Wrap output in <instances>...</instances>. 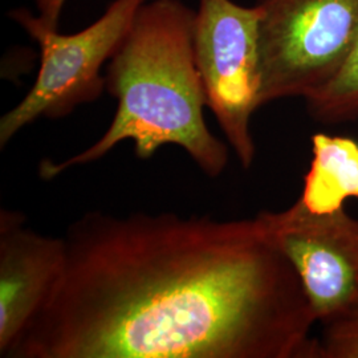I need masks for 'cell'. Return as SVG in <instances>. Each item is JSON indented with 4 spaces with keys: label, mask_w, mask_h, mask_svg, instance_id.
Wrapping results in <instances>:
<instances>
[{
    "label": "cell",
    "mask_w": 358,
    "mask_h": 358,
    "mask_svg": "<svg viewBox=\"0 0 358 358\" xmlns=\"http://www.w3.org/2000/svg\"><path fill=\"white\" fill-rule=\"evenodd\" d=\"M310 115L324 124L358 118V32L353 48L337 75L306 100Z\"/></svg>",
    "instance_id": "obj_9"
},
{
    "label": "cell",
    "mask_w": 358,
    "mask_h": 358,
    "mask_svg": "<svg viewBox=\"0 0 358 358\" xmlns=\"http://www.w3.org/2000/svg\"><path fill=\"white\" fill-rule=\"evenodd\" d=\"M256 217L296 269L319 324L358 319V219L345 207L313 213L300 199Z\"/></svg>",
    "instance_id": "obj_6"
},
{
    "label": "cell",
    "mask_w": 358,
    "mask_h": 358,
    "mask_svg": "<svg viewBox=\"0 0 358 358\" xmlns=\"http://www.w3.org/2000/svg\"><path fill=\"white\" fill-rule=\"evenodd\" d=\"M194 24L195 11L182 0L143 3L106 64V90L118 103L110 127L88 149L60 162H40L38 176L57 178L131 141L141 159L152 158L165 145H177L207 177H219L230 153L206 125L207 100L195 63Z\"/></svg>",
    "instance_id": "obj_2"
},
{
    "label": "cell",
    "mask_w": 358,
    "mask_h": 358,
    "mask_svg": "<svg viewBox=\"0 0 358 358\" xmlns=\"http://www.w3.org/2000/svg\"><path fill=\"white\" fill-rule=\"evenodd\" d=\"M257 6L232 0H199L194 24V55L213 112L241 165L250 169L256 146L252 115L260 108Z\"/></svg>",
    "instance_id": "obj_5"
},
{
    "label": "cell",
    "mask_w": 358,
    "mask_h": 358,
    "mask_svg": "<svg viewBox=\"0 0 358 358\" xmlns=\"http://www.w3.org/2000/svg\"><path fill=\"white\" fill-rule=\"evenodd\" d=\"M316 358H358V319L324 325Z\"/></svg>",
    "instance_id": "obj_10"
},
{
    "label": "cell",
    "mask_w": 358,
    "mask_h": 358,
    "mask_svg": "<svg viewBox=\"0 0 358 358\" xmlns=\"http://www.w3.org/2000/svg\"><path fill=\"white\" fill-rule=\"evenodd\" d=\"M65 1L66 0H36L40 23L45 28L57 29Z\"/></svg>",
    "instance_id": "obj_11"
},
{
    "label": "cell",
    "mask_w": 358,
    "mask_h": 358,
    "mask_svg": "<svg viewBox=\"0 0 358 358\" xmlns=\"http://www.w3.org/2000/svg\"><path fill=\"white\" fill-rule=\"evenodd\" d=\"M312 162L299 199L313 213L344 208L358 198V142L319 133L312 137Z\"/></svg>",
    "instance_id": "obj_8"
},
{
    "label": "cell",
    "mask_w": 358,
    "mask_h": 358,
    "mask_svg": "<svg viewBox=\"0 0 358 358\" xmlns=\"http://www.w3.org/2000/svg\"><path fill=\"white\" fill-rule=\"evenodd\" d=\"M148 0H115L93 24L72 35L45 28L28 10L10 16L23 27L41 51L38 77L24 99L0 118V146L38 118L60 120L77 106L93 103L106 90L101 69L127 35Z\"/></svg>",
    "instance_id": "obj_4"
},
{
    "label": "cell",
    "mask_w": 358,
    "mask_h": 358,
    "mask_svg": "<svg viewBox=\"0 0 358 358\" xmlns=\"http://www.w3.org/2000/svg\"><path fill=\"white\" fill-rule=\"evenodd\" d=\"M10 358H316L317 322L257 217L90 211Z\"/></svg>",
    "instance_id": "obj_1"
},
{
    "label": "cell",
    "mask_w": 358,
    "mask_h": 358,
    "mask_svg": "<svg viewBox=\"0 0 358 358\" xmlns=\"http://www.w3.org/2000/svg\"><path fill=\"white\" fill-rule=\"evenodd\" d=\"M20 211H0V357L10 358L51 299L65 267L64 236L44 235Z\"/></svg>",
    "instance_id": "obj_7"
},
{
    "label": "cell",
    "mask_w": 358,
    "mask_h": 358,
    "mask_svg": "<svg viewBox=\"0 0 358 358\" xmlns=\"http://www.w3.org/2000/svg\"><path fill=\"white\" fill-rule=\"evenodd\" d=\"M260 106L325 87L358 32V0H257Z\"/></svg>",
    "instance_id": "obj_3"
}]
</instances>
